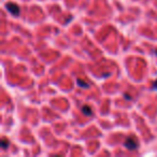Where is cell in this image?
I'll return each mask as SVG.
<instances>
[{
  "label": "cell",
  "mask_w": 157,
  "mask_h": 157,
  "mask_svg": "<svg viewBox=\"0 0 157 157\" xmlns=\"http://www.w3.org/2000/svg\"><path fill=\"white\" fill-rule=\"evenodd\" d=\"M5 8H7L8 11H9L12 15H14V16L19 15V7L17 5H15V3H8V5H5Z\"/></svg>",
  "instance_id": "cell-1"
},
{
  "label": "cell",
  "mask_w": 157,
  "mask_h": 157,
  "mask_svg": "<svg viewBox=\"0 0 157 157\" xmlns=\"http://www.w3.org/2000/svg\"><path fill=\"white\" fill-rule=\"evenodd\" d=\"M124 145H125V148H127V150L134 151L137 148V146H138V143H137V142L134 140V139L127 138V139H126V141H125Z\"/></svg>",
  "instance_id": "cell-2"
},
{
  "label": "cell",
  "mask_w": 157,
  "mask_h": 157,
  "mask_svg": "<svg viewBox=\"0 0 157 157\" xmlns=\"http://www.w3.org/2000/svg\"><path fill=\"white\" fill-rule=\"evenodd\" d=\"M82 112H83L84 114H86V115H88V116H90L92 114V109H90L88 106H83V108H82Z\"/></svg>",
  "instance_id": "cell-3"
},
{
  "label": "cell",
  "mask_w": 157,
  "mask_h": 157,
  "mask_svg": "<svg viewBox=\"0 0 157 157\" xmlns=\"http://www.w3.org/2000/svg\"><path fill=\"white\" fill-rule=\"evenodd\" d=\"M76 83H78V86H81V87H83V88L88 87V83H86V82H83L82 80H78V81H76Z\"/></svg>",
  "instance_id": "cell-4"
},
{
  "label": "cell",
  "mask_w": 157,
  "mask_h": 157,
  "mask_svg": "<svg viewBox=\"0 0 157 157\" xmlns=\"http://www.w3.org/2000/svg\"><path fill=\"white\" fill-rule=\"evenodd\" d=\"M9 145V142H7V140H2V142H1V146H2V148H7V146Z\"/></svg>",
  "instance_id": "cell-5"
},
{
  "label": "cell",
  "mask_w": 157,
  "mask_h": 157,
  "mask_svg": "<svg viewBox=\"0 0 157 157\" xmlns=\"http://www.w3.org/2000/svg\"><path fill=\"white\" fill-rule=\"evenodd\" d=\"M153 89H155V90H157V81L154 83V85H153Z\"/></svg>",
  "instance_id": "cell-6"
},
{
  "label": "cell",
  "mask_w": 157,
  "mask_h": 157,
  "mask_svg": "<svg viewBox=\"0 0 157 157\" xmlns=\"http://www.w3.org/2000/svg\"><path fill=\"white\" fill-rule=\"evenodd\" d=\"M125 97H126V99H131V97L128 96V95H126V94H125Z\"/></svg>",
  "instance_id": "cell-7"
},
{
  "label": "cell",
  "mask_w": 157,
  "mask_h": 157,
  "mask_svg": "<svg viewBox=\"0 0 157 157\" xmlns=\"http://www.w3.org/2000/svg\"><path fill=\"white\" fill-rule=\"evenodd\" d=\"M155 55L157 56V50H156V51H155Z\"/></svg>",
  "instance_id": "cell-8"
}]
</instances>
